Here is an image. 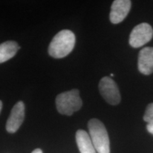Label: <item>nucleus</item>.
I'll return each mask as SVG.
<instances>
[{
	"label": "nucleus",
	"mask_w": 153,
	"mask_h": 153,
	"mask_svg": "<svg viewBox=\"0 0 153 153\" xmlns=\"http://www.w3.org/2000/svg\"><path fill=\"white\" fill-rule=\"evenodd\" d=\"M147 130L149 133L153 135V124H148L147 125Z\"/></svg>",
	"instance_id": "f8f14e48"
},
{
	"label": "nucleus",
	"mask_w": 153,
	"mask_h": 153,
	"mask_svg": "<svg viewBox=\"0 0 153 153\" xmlns=\"http://www.w3.org/2000/svg\"><path fill=\"white\" fill-rule=\"evenodd\" d=\"M75 36L70 30H62L53 38L48 48L49 55L54 58L66 57L75 45Z\"/></svg>",
	"instance_id": "f257e3e1"
},
{
	"label": "nucleus",
	"mask_w": 153,
	"mask_h": 153,
	"mask_svg": "<svg viewBox=\"0 0 153 153\" xmlns=\"http://www.w3.org/2000/svg\"><path fill=\"white\" fill-rule=\"evenodd\" d=\"M153 37V29L152 26L147 23H142L137 25L132 30L129 38L131 46L135 48L142 47Z\"/></svg>",
	"instance_id": "20e7f679"
},
{
	"label": "nucleus",
	"mask_w": 153,
	"mask_h": 153,
	"mask_svg": "<svg viewBox=\"0 0 153 153\" xmlns=\"http://www.w3.org/2000/svg\"><path fill=\"white\" fill-rule=\"evenodd\" d=\"M131 7V1L115 0L111 8L110 21L114 24H119L128 14Z\"/></svg>",
	"instance_id": "0eeeda50"
},
{
	"label": "nucleus",
	"mask_w": 153,
	"mask_h": 153,
	"mask_svg": "<svg viewBox=\"0 0 153 153\" xmlns=\"http://www.w3.org/2000/svg\"><path fill=\"white\" fill-rule=\"evenodd\" d=\"M2 106H3V104H2V101H1V100H0V113H1V109H2Z\"/></svg>",
	"instance_id": "4468645a"
},
{
	"label": "nucleus",
	"mask_w": 153,
	"mask_h": 153,
	"mask_svg": "<svg viewBox=\"0 0 153 153\" xmlns=\"http://www.w3.org/2000/svg\"><path fill=\"white\" fill-rule=\"evenodd\" d=\"M76 142L80 153H97L89 134L84 130L76 131Z\"/></svg>",
	"instance_id": "1a4fd4ad"
},
{
	"label": "nucleus",
	"mask_w": 153,
	"mask_h": 153,
	"mask_svg": "<svg viewBox=\"0 0 153 153\" xmlns=\"http://www.w3.org/2000/svg\"><path fill=\"white\" fill-rule=\"evenodd\" d=\"M99 89L101 95L111 105H117L120 101V94L116 83L111 77L104 76L100 80Z\"/></svg>",
	"instance_id": "39448f33"
},
{
	"label": "nucleus",
	"mask_w": 153,
	"mask_h": 153,
	"mask_svg": "<svg viewBox=\"0 0 153 153\" xmlns=\"http://www.w3.org/2000/svg\"><path fill=\"white\" fill-rule=\"evenodd\" d=\"M31 153H43V151H42L41 149H36V150H34Z\"/></svg>",
	"instance_id": "ddd939ff"
},
{
	"label": "nucleus",
	"mask_w": 153,
	"mask_h": 153,
	"mask_svg": "<svg viewBox=\"0 0 153 153\" xmlns=\"http://www.w3.org/2000/svg\"><path fill=\"white\" fill-rule=\"evenodd\" d=\"M25 117V106L23 101H19L11 109L10 116L6 124V129L9 133H14L22 126Z\"/></svg>",
	"instance_id": "423d86ee"
},
{
	"label": "nucleus",
	"mask_w": 153,
	"mask_h": 153,
	"mask_svg": "<svg viewBox=\"0 0 153 153\" xmlns=\"http://www.w3.org/2000/svg\"><path fill=\"white\" fill-rule=\"evenodd\" d=\"M19 49V45L16 41H9L0 44V64L12 58Z\"/></svg>",
	"instance_id": "9d476101"
},
{
	"label": "nucleus",
	"mask_w": 153,
	"mask_h": 153,
	"mask_svg": "<svg viewBox=\"0 0 153 153\" xmlns=\"http://www.w3.org/2000/svg\"><path fill=\"white\" fill-rule=\"evenodd\" d=\"M143 120L148 124H153V103L148 104L143 116Z\"/></svg>",
	"instance_id": "9b49d317"
},
{
	"label": "nucleus",
	"mask_w": 153,
	"mask_h": 153,
	"mask_svg": "<svg viewBox=\"0 0 153 153\" xmlns=\"http://www.w3.org/2000/svg\"><path fill=\"white\" fill-rule=\"evenodd\" d=\"M55 103L58 112L67 116H71L74 112L79 111L82 106L79 91L76 89L57 95Z\"/></svg>",
	"instance_id": "7ed1b4c3"
},
{
	"label": "nucleus",
	"mask_w": 153,
	"mask_h": 153,
	"mask_svg": "<svg viewBox=\"0 0 153 153\" xmlns=\"http://www.w3.org/2000/svg\"><path fill=\"white\" fill-rule=\"evenodd\" d=\"M89 136L98 153H110V140L104 123L97 118L88 123Z\"/></svg>",
	"instance_id": "f03ea898"
},
{
	"label": "nucleus",
	"mask_w": 153,
	"mask_h": 153,
	"mask_svg": "<svg viewBox=\"0 0 153 153\" xmlns=\"http://www.w3.org/2000/svg\"><path fill=\"white\" fill-rule=\"evenodd\" d=\"M138 70L140 72L145 75L153 72V48L146 47L140 51Z\"/></svg>",
	"instance_id": "6e6552de"
}]
</instances>
